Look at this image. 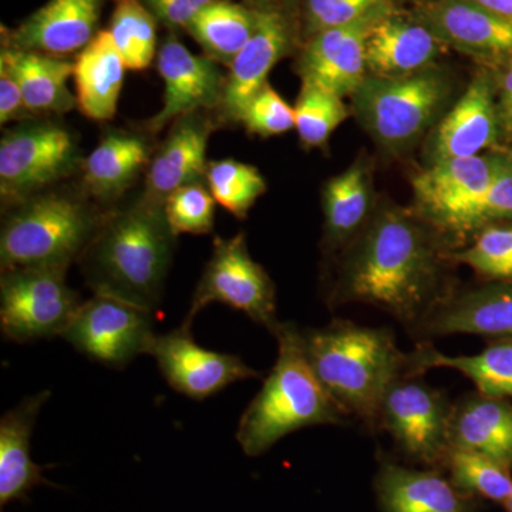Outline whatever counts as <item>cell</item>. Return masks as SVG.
Returning a JSON list of instances; mask_svg holds the SVG:
<instances>
[{
  "label": "cell",
  "mask_w": 512,
  "mask_h": 512,
  "mask_svg": "<svg viewBox=\"0 0 512 512\" xmlns=\"http://www.w3.org/2000/svg\"><path fill=\"white\" fill-rule=\"evenodd\" d=\"M443 242L416 212L384 208L346 256L333 301L367 303L419 328L447 298L440 293Z\"/></svg>",
  "instance_id": "1"
},
{
  "label": "cell",
  "mask_w": 512,
  "mask_h": 512,
  "mask_svg": "<svg viewBox=\"0 0 512 512\" xmlns=\"http://www.w3.org/2000/svg\"><path fill=\"white\" fill-rule=\"evenodd\" d=\"M175 235L164 207L141 200L104 220L80 261L93 295L154 312L163 299Z\"/></svg>",
  "instance_id": "2"
},
{
  "label": "cell",
  "mask_w": 512,
  "mask_h": 512,
  "mask_svg": "<svg viewBox=\"0 0 512 512\" xmlns=\"http://www.w3.org/2000/svg\"><path fill=\"white\" fill-rule=\"evenodd\" d=\"M302 343L313 373L343 414L379 421L387 390L410 376L409 355L389 329L366 328L333 320L322 329L302 330Z\"/></svg>",
  "instance_id": "3"
},
{
  "label": "cell",
  "mask_w": 512,
  "mask_h": 512,
  "mask_svg": "<svg viewBox=\"0 0 512 512\" xmlns=\"http://www.w3.org/2000/svg\"><path fill=\"white\" fill-rule=\"evenodd\" d=\"M274 335L275 365L238 423L237 441L249 457L261 456L293 431L340 424L345 416L313 373L303 350L302 330L281 323Z\"/></svg>",
  "instance_id": "4"
},
{
  "label": "cell",
  "mask_w": 512,
  "mask_h": 512,
  "mask_svg": "<svg viewBox=\"0 0 512 512\" xmlns=\"http://www.w3.org/2000/svg\"><path fill=\"white\" fill-rule=\"evenodd\" d=\"M106 218L70 195H35L13 207L0 232L3 271L67 269L82 258Z\"/></svg>",
  "instance_id": "5"
},
{
  "label": "cell",
  "mask_w": 512,
  "mask_h": 512,
  "mask_svg": "<svg viewBox=\"0 0 512 512\" xmlns=\"http://www.w3.org/2000/svg\"><path fill=\"white\" fill-rule=\"evenodd\" d=\"M453 83L437 67L403 77L367 76L352 96L357 120L389 153H403L446 110Z\"/></svg>",
  "instance_id": "6"
},
{
  "label": "cell",
  "mask_w": 512,
  "mask_h": 512,
  "mask_svg": "<svg viewBox=\"0 0 512 512\" xmlns=\"http://www.w3.org/2000/svg\"><path fill=\"white\" fill-rule=\"evenodd\" d=\"M498 150L440 161L413 178L416 215L448 244L476 237L477 208L497 170Z\"/></svg>",
  "instance_id": "7"
},
{
  "label": "cell",
  "mask_w": 512,
  "mask_h": 512,
  "mask_svg": "<svg viewBox=\"0 0 512 512\" xmlns=\"http://www.w3.org/2000/svg\"><path fill=\"white\" fill-rule=\"evenodd\" d=\"M67 269L20 268L2 272L0 330L16 343L62 338L82 306L66 282Z\"/></svg>",
  "instance_id": "8"
},
{
  "label": "cell",
  "mask_w": 512,
  "mask_h": 512,
  "mask_svg": "<svg viewBox=\"0 0 512 512\" xmlns=\"http://www.w3.org/2000/svg\"><path fill=\"white\" fill-rule=\"evenodd\" d=\"M210 303L242 312L271 333L281 325L276 318L274 282L249 254L245 234L215 239L210 261L192 293L184 325L192 326L195 316Z\"/></svg>",
  "instance_id": "9"
},
{
  "label": "cell",
  "mask_w": 512,
  "mask_h": 512,
  "mask_svg": "<svg viewBox=\"0 0 512 512\" xmlns=\"http://www.w3.org/2000/svg\"><path fill=\"white\" fill-rule=\"evenodd\" d=\"M80 165L79 147L66 127L29 121L0 141V192L3 204L19 205L35 192L62 180Z\"/></svg>",
  "instance_id": "10"
},
{
  "label": "cell",
  "mask_w": 512,
  "mask_h": 512,
  "mask_svg": "<svg viewBox=\"0 0 512 512\" xmlns=\"http://www.w3.org/2000/svg\"><path fill=\"white\" fill-rule=\"evenodd\" d=\"M154 336V312L93 295L83 301L62 338L93 362L123 369L137 356L148 355Z\"/></svg>",
  "instance_id": "11"
},
{
  "label": "cell",
  "mask_w": 512,
  "mask_h": 512,
  "mask_svg": "<svg viewBox=\"0 0 512 512\" xmlns=\"http://www.w3.org/2000/svg\"><path fill=\"white\" fill-rule=\"evenodd\" d=\"M453 407L429 384L402 377L384 396L379 421L404 454L424 464L446 461Z\"/></svg>",
  "instance_id": "12"
},
{
  "label": "cell",
  "mask_w": 512,
  "mask_h": 512,
  "mask_svg": "<svg viewBox=\"0 0 512 512\" xmlns=\"http://www.w3.org/2000/svg\"><path fill=\"white\" fill-rule=\"evenodd\" d=\"M148 355L154 357L171 389L192 400H205L227 389L229 384L259 376L241 357L215 352L198 345L191 326L154 336Z\"/></svg>",
  "instance_id": "13"
},
{
  "label": "cell",
  "mask_w": 512,
  "mask_h": 512,
  "mask_svg": "<svg viewBox=\"0 0 512 512\" xmlns=\"http://www.w3.org/2000/svg\"><path fill=\"white\" fill-rule=\"evenodd\" d=\"M413 18L481 67L495 69L512 60V20L468 0H417Z\"/></svg>",
  "instance_id": "14"
},
{
  "label": "cell",
  "mask_w": 512,
  "mask_h": 512,
  "mask_svg": "<svg viewBox=\"0 0 512 512\" xmlns=\"http://www.w3.org/2000/svg\"><path fill=\"white\" fill-rule=\"evenodd\" d=\"M393 10L396 8L382 10L352 25L322 30L312 35L296 62V72L302 82L315 84L342 99L352 97L369 76L367 37L376 23Z\"/></svg>",
  "instance_id": "15"
},
{
  "label": "cell",
  "mask_w": 512,
  "mask_h": 512,
  "mask_svg": "<svg viewBox=\"0 0 512 512\" xmlns=\"http://www.w3.org/2000/svg\"><path fill=\"white\" fill-rule=\"evenodd\" d=\"M501 143L493 70H478L463 96L441 117L427 147V163L478 156Z\"/></svg>",
  "instance_id": "16"
},
{
  "label": "cell",
  "mask_w": 512,
  "mask_h": 512,
  "mask_svg": "<svg viewBox=\"0 0 512 512\" xmlns=\"http://www.w3.org/2000/svg\"><path fill=\"white\" fill-rule=\"evenodd\" d=\"M157 69L164 83V100L148 123L153 133L171 121L221 106L227 76L210 57L194 55L180 40L168 37L158 50Z\"/></svg>",
  "instance_id": "17"
},
{
  "label": "cell",
  "mask_w": 512,
  "mask_h": 512,
  "mask_svg": "<svg viewBox=\"0 0 512 512\" xmlns=\"http://www.w3.org/2000/svg\"><path fill=\"white\" fill-rule=\"evenodd\" d=\"M251 39L228 67L220 109L227 121L238 123L248 101L268 83L275 64L291 52L295 30L291 20L274 8L255 9Z\"/></svg>",
  "instance_id": "18"
},
{
  "label": "cell",
  "mask_w": 512,
  "mask_h": 512,
  "mask_svg": "<svg viewBox=\"0 0 512 512\" xmlns=\"http://www.w3.org/2000/svg\"><path fill=\"white\" fill-rule=\"evenodd\" d=\"M212 128L214 123L200 113L177 120L151 158L143 198L164 205L178 188L205 181Z\"/></svg>",
  "instance_id": "19"
},
{
  "label": "cell",
  "mask_w": 512,
  "mask_h": 512,
  "mask_svg": "<svg viewBox=\"0 0 512 512\" xmlns=\"http://www.w3.org/2000/svg\"><path fill=\"white\" fill-rule=\"evenodd\" d=\"M103 0H50L10 35L9 47L62 57L97 35Z\"/></svg>",
  "instance_id": "20"
},
{
  "label": "cell",
  "mask_w": 512,
  "mask_h": 512,
  "mask_svg": "<svg viewBox=\"0 0 512 512\" xmlns=\"http://www.w3.org/2000/svg\"><path fill=\"white\" fill-rule=\"evenodd\" d=\"M443 43L414 18L393 10L376 23L367 37L369 76L403 77L434 66Z\"/></svg>",
  "instance_id": "21"
},
{
  "label": "cell",
  "mask_w": 512,
  "mask_h": 512,
  "mask_svg": "<svg viewBox=\"0 0 512 512\" xmlns=\"http://www.w3.org/2000/svg\"><path fill=\"white\" fill-rule=\"evenodd\" d=\"M427 335L512 338V282L447 296L419 326Z\"/></svg>",
  "instance_id": "22"
},
{
  "label": "cell",
  "mask_w": 512,
  "mask_h": 512,
  "mask_svg": "<svg viewBox=\"0 0 512 512\" xmlns=\"http://www.w3.org/2000/svg\"><path fill=\"white\" fill-rule=\"evenodd\" d=\"M50 392L26 397L0 419V508L12 501H28L29 493L40 484H49L43 468L30 457L33 427Z\"/></svg>",
  "instance_id": "23"
},
{
  "label": "cell",
  "mask_w": 512,
  "mask_h": 512,
  "mask_svg": "<svg viewBox=\"0 0 512 512\" xmlns=\"http://www.w3.org/2000/svg\"><path fill=\"white\" fill-rule=\"evenodd\" d=\"M126 63L109 30H101L73 62L77 107L94 121L113 119L123 89Z\"/></svg>",
  "instance_id": "24"
},
{
  "label": "cell",
  "mask_w": 512,
  "mask_h": 512,
  "mask_svg": "<svg viewBox=\"0 0 512 512\" xmlns=\"http://www.w3.org/2000/svg\"><path fill=\"white\" fill-rule=\"evenodd\" d=\"M376 490L384 512H474L473 497L436 471L384 463Z\"/></svg>",
  "instance_id": "25"
},
{
  "label": "cell",
  "mask_w": 512,
  "mask_h": 512,
  "mask_svg": "<svg viewBox=\"0 0 512 512\" xmlns=\"http://www.w3.org/2000/svg\"><path fill=\"white\" fill-rule=\"evenodd\" d=\"M451 447L464 448L512 468V404L476 394L453 407Z\"/></svg>",
  "instance_id": "26"
},
{
  "label": "cell",
  "mask_w": 512,
  "mask_h": 512,
  "mask_svg": "<svg viewBox=\"0 0 512 512\" xmlns=\"http://www.w3.org/2000/svg\"><path fill=\"white\" fill-rule=\"evenodd\" d=\"M0 64H5L15 76L30 113L62 114L77 107L76 94L70 92L67 84L73 77V63L62 57L6 46Z\"/></svg>",
  "instance_id": "27"
},
{
  "label": "cell",
  "mask_w": 512,
  "mask_h": 512,
  "mask_svg": "<svg viewBox=\"0 0 512 512\" xmlns=\"http://www.w3.org/2000/svg\"><path fill=\"white\" fill-rule=\"evenodd\" d=\"M150 161V147L143 137L114 131L101 138L84 160V185L99 200H114L147 170Z\"/></svg>",
  "instance_id": "28"
},
{
  "label": "cell",
  "mask_w": 512,
  "mask_h": 512,
  "mask_svg": "<svg viewBox=\"0 0 512 512\" xmlns=\"http://www.w3.org/2000/svg\"><path fill=\"white\" fill-rule=\"evenodd\" d=\"M433 367L463 373L483 396L512 399V338H501L474 356H447L427 345L410 353V376Z\"/></svg>",
  "instance_id": "29"
},
{
  "label": "cell",
  "mask_w": 512,
  "mask_h": 512,
  "mask_svg": "<svg viewBox=\"0 0 512 512\" xmlns=\"http://www.w3.org/2000/svg\"><path fill=\"white\" fill-rule=\"evenodd\" d=\"M372 198V175L363 160L330 178L323 190L325 232L330 244H345L365 227Z\"/></svg>",
  "instance_id": "30"
},
{
  "label": "cell",
  "mask_w": 512,
  "mask_h": 512,
  "mask_svg": "<svg viewBox=\"0 0 512 512\" xmlns=\"http://www.w3.org/2000/svg\"><path fill=\"white\" fill-rule=\"evenodd\" d=\"M256 25L255 9L229 0H215L188 23V33L218 64L231 66L242 47L251 39Z\"/></svg>",
  "instance_id": "31"
},
{
  "label": "cell",
  "mask_w": 512,
  "mask_h": 512,
  "mask_svg": "<svg viewBox=\"0 0 512 512\" xmlns=\"http://www.w3.org/2000/svg\"><path fill=\"white\" fill-rule=\"evenodd\" d=\"M109 32L127 69L146 70L156 57V18L141 0H119Z\"/></svg>",
  "instance_id": "32"
},
{
  "label": "cell",
  "mask_w": 512,
  "mask_h": 512,
  "mask_svg": "<svg viewBox=\"0 0 512 512\" xmlns=\"http://www.w3.org/2000/svg\"><path fill=\"white\" fill-rule=\"evenodd\" d=\"M444 464L450 470L451 483L470 497L504 504L512 493L511 470L483 454L451 447Z\"/></svg>",
  "instance_id": "33"
},
{
  "label": "cell",
  "mask_w": 512,
  "mask_h": 512,
  "mask_svg": "<svg viewBox=\"0 0 512 512\" xmlns=\"http://www.w3.org/2000/svg\"><path fill=\"white\" fill-rule=\"evenodd\" d=\"M205 181L215 202L239 220L247 218L266 192L265 178L258 168L237 160L211 161Z\"/></svg>",
  "instance_id": "34"
},
{
  "label": "cell",
  "mask_w": 512,
  "mask_h": 512,
  "mask_svg": "<svg viewBox=\"0 0 512 512\" xmlns=\"http://www.w3.org/2000/svg\"><path fill=\"white\" fill-rule=\"evenodd\" d=\"M293 110L299 140L306 148L326 146L333 131L349 117L342 97L308 82H302Z\"/></svg>",
  "instance_id": "35"
},
{
  "label": "cell",
  "mask_w": 512,
  "mask_h": 512,
  "mask_svg": "<svg viewBox=\"0 0 512 512\" xmlns=\"http://www.w3.org/2000/svg\"><path fill=\"white\" fill-rule=\"evenodd\" d=\"M451 258L491 281L512 282V221L484 228L473 245Z\"/></svg>",
  "instance_id": "36"
},
{
  "label": "cell",
  "mask_w": 512,
  "mask_h": 512,
  "mask_svg": "<svg viewBox=\"0 0 512 512\" xmlns=\"http://www.w3.org/2000/svg\"><path fill=\"white\" fill-rule=\"evenodd\" d=\"M215 202L204 183L178 188L164 201L165 220L175 237L207 235L214 229Z\"/></svg>",
  "instance_id": "37"
},
{
  "label": "cell",
  "mask_w": 512,
  "mask_h": 512,
  "mask_svg": "<svg viewBox=\"0 0 512 512\" xmlns=\"http://www.w3.org/2000/svg\"><path fill=\"white\" fill-rule=\"evenodd\" d=\"M396 8L394 0H305V25L309 36L352 25L382 10Z\"/></svg>",
  "instance_id": "38"
},
{
  "label": "cell",
  "mask_w": 512,
  "mask_h": 512,
  "mask_svg": "<svg viewBox=\"0 0 512 512\" xmlns=\"http://www.w3.org/2000/svg\"><path fill=\"white\" fill-rule=\"evenodd\" d=\"M238 123L247 128L249 134L255 136H281L295 128V110L271 84L266 83L248 101Z\"/></svg>",
  "instance_id": "39"
},
{
  "label": "cell",
  "mask_w": 512,
  "mask_h": 512,
  "mask_svg": "<svg viewBox=\"0 0 512 512\" xmlns=\"http://www.w3.org/2000/svg\"><path fill=\"white\" fill-rule=\"evenodd\" d=\"M512 221V150H498L497 170L477 208L476 237L484 228ZM474 237V238H476Z\"/></svg>",
  "instance_id": "40"
},
{
  "label": "cell",
  "mask_w": 512,
  "mask_h": 512,
  "mask_svg": "<svg viewBox=\"0 0 512 512\" xmlns=\"http://www.w3.org/2000/svg\"><path fill=\"white\" fill-rule=\"evenodd\" d=\"M215 0H143L154 18L170 28H187L202 9Z\"/></svg>",
  "instance_id": "41"
},
{
  "label": "cell",
  "mask_w": 512,
  "mask_h": 512,
  "mask_svg": "<svg viewBox=\"0 0 512 512\" xmlns=\"http://www.w3.org/2000/svg\"><path fill=\"white\" fill-rule=\"evenodd\" d=\"M32 116L23 100L15 76L5 64H0V123L5 126L10 121L28 119V117L30 119Z\"/></svg>",
  "instance_id": "42"
},
{
  "label": "cell",
  "mask_w": 512,
  "mask_h": 512,
  "mask_svg": "<svg viewBox=\"0 0 512 512\" xmlns=\"http://www.w3.org/2000/svg\"><path fill=\"white\" fill-rule=\"evenodd\" d=\"M495 86H497V109L500 117L501 141L512 146V60L495 67Z\"/></svg>",
  "instance_id": "43"
},
{
  "label": "cell",
  "mask_w": 512,
  "mask_h": 512,
  "mask_svg": "<svg viewBox=\"0 0 512 512\" xmlns=\"http://www.w3.org/2000/svg\"><path fill=\"white\" fill-rule=\"evenodd\" d=\"M494 15L512 20V0H468Z\"/></svg>",
  "instance_id": "44"
},
{
  "label": "cell",
  "mask_w": 512,
  "mask_h": 512,
  "mask_svg": "<svg viewBox=\"0 0 512 512\" xmlns=\"http://www.w3.org/2000/svg\"><path fill=\"white\" fill-rule=\"evenodd\" d=\"M504 507H505V510H507V512H512V493H511L510 497H508V500L505 501Z\"/></svg>",
  "instance_id": "45"
}]
</instances>
